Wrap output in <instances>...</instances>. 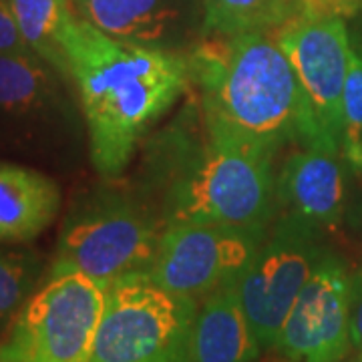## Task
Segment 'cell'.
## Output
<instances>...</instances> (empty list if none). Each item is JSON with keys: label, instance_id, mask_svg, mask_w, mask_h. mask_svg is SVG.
Masks as SVG:
<instances>
[{"label": "cell", "instance_id": "22", "mask_svg": "<svg viewBox=\"0 0 362 362\" xmlns=\"http://www.w3.org/2000/svg\"><path fill=\"white\" fill-rule=\"evenodd\" d=\"M350 340L362 350V270L352 276L350 288Z\"/></svg>", "mask_w": 362, "mask_h": 362}, {"label": "cell", "instance_id": "3", "mask_svg": "<svg viewBox=\"0 0 362 362\" xmlns=\"http://www.w3.org/2000/svg\"><path fill=\"white\" fill-rule=\"evenodd\" d=\"M272 157L207 135L169 187L165 223H211L264 238L278 197Z\"/></svg>", "mask_w": 362, "mask_h": 362}, {"label": "cell", "instance_id": "21", "mask_svg": "<svg viewBox=\"0 0 362 362\" xmlns=\"http://www.w3.org/2000/svg\"><path fill=\"white\" fill-rule=\"evenodd\" d=\"M362 6V0H298V13L318 16H349Z\"/></svg>", "mask_w": 362, "mask_h": 362}, {"label": "cell", "instance_id": "13", "mask_svg": "<svg viewBox=\"0 0 362 362\" xmlns=\"http://www.w3.org/2000/svg\"><path fill=\"white\" fill-rule=\"evenodd\" d=\"M259 352L240 300L238 278L199 302L189 337V362H254Z\"/></svg>", "mask_w": 362, "mask_h": 362}, {"label": "cell", "instance_id": "1", "mask_svg": "<svg viewBox=\"0 0 362 362\" xmlns=\"http://www.w3.org/2000/svg\"><path fill=\"white\" fill-rule=\"evenodd\" d=\"M187 61L209 137L272 156L288 141L328 151L296 71L272 33L207 35Z\"/></svg>", "mask_w": 362, "mask_h": 362}, {"label": "cell", "instance_id": "15", "mask_svg": "<svg viewBox=\"0 0 362 362\" xmlns=\"http://www.w3.org/2000/svg\"><path fill=\"white\" fill-rule=\"evenodd\" d=\"M8 6L33 52L66 75L65 39L77 21L69 0H8Z\"/></svg>", "mask_w": 362, "mask_h": 362}, {"label": "cell", "instance_id": "7", "mask_svg": "<svg viewBox=\"0 0 362 362\" xmlns=\"http://www.w3.org/2000/svg\"><path fill=\"white\" fill-rule=\"evenodd\" d=\"M324 252L314 242V228L288 216L262 240L256 256L238 278V292L250 328L262 350L272 349L288 314Z\"/></svg>", "mask_w": 362, "mask_h": 362}, {"label": "cell", "instance_id": "14", "mask_svg": "<svg viewBox=\"0 0 362 362\" xmlns=\"http://www.w3.org/2000/svg\"><path fill=\"white\" fill-rule=\"evenodd\" d=\"M61 207L59 185L39 171L0 163V242H26L45 232Z\"/></svg>", "mask_w": 362, "mask_h": 362}, {"label": "cell", "instance_id": "10", "mask_svg": "<svg viewBox=\"0 0 362 362\" xmlns=\"http://www.w3.org/2000/svg\"><path fill=\"white\" fill-rule=\"evenodd\" d=\"M352 276L324 254L302 288L272 349L292 362H340L350 344Z\"/></svg>", "mask_w": 362, "mask_h": 362}, {"label": "cell", "instance_id": "4", "mask_svg": "<svg viewBox=\"0 0 362 362\" xmlns=\"http://www.w3.org/2000/svg\"><path fill=\"white\" fill-rule=\"evenodd\" d=\"M197 302L135 274L107 286L89 362H189Z\"/></svg>", "mask_w": 362, "mask_h": 362}, {"label": "cell", "instance_id": "5", "mask_svg": "<svg viewBox=\"0 0 362 362\" xmlns=\"http://www.w3.org/2000/svg\"><path fill=\"white\" fill-rule=\"evenodd\" d=\"M161 233L156 218L129 197L95 195L69 214L51 272H81L103 286L149 274Z\"/></svg>", "mask_w": 362, "mask_h": 362}, {"label": "cell", "instance_id": "6", "mask_svg": "<svg viewBox=\"0 0 362 362\" xmlns=\"http://www.w3.org/2000/svg\"><path fill=\"white\" fill-rule=\"evenodd\" d=\"M105 292L81 272H51L0 342V362H89Z\"/></svg>", "mask_w": 362, "mask_h": 362}, {"label": "cell", "instance_id": "17", "mask_svg": "<svg viewBox=\"0 0 362 362\" xmlns=\"http://www.w3.org/2000/svg\"><path fill=\"white\" fill-rule=\"evenodd\" d=\"M37 54L0 52V111L26 113L49 101L51 75Z\"/></svg>", "mask_w": 362, "mask_h": 362}, {"label": "cell", "instance_id": "23", "mask_svg": "<svg viewBox=\"0 0 362 362\" xmlns=\"http://www.w3.org/2000/svg\"><path fill=\"white\" fill-rule=\"evenodd\" d=\"M356 362H362V358H358V361H356Z\"/></svg>", "mask_w": 362, "mask_h": 362}, {"label": "cell", "instance_id": "2", "mask_svg": "<svg viewBox=\"0 0 362 362\" xmlns=\"http://www.w3.org/2000/svg\"><path fill=\"white\" fill-rule=\"evenodd\" d=\"M65 57L66 75L81 93L93 165L119 175L147 129L189 87L187 54L113 39L77 18Z\"/></svg>", "mask_w": 362, "mask_h": 362}, {"label": "cell", "instance_id": "20", "mask_svg": "<svg viewBox=\"0 0 362 362\" xmlns=\"http://www.w3.org/2000/svg\"><path fill=\"white\" fill-rule=\"evenodd\" d=\"M0 52L14 54H35L26 45L21 28L14 21V14L8 6V0H0Z\"/></svg>", "mask_w": 362, "mask_h": 362}, {"label": "cell", "instance_id": "19", "mask_svg": "<svg viewBox=\"0 0 362 362\" xmlns=\"http://www.w3.org/2000/svg\"><path fill=\"white\" fill-rule=\"evenodd\" d=\"M37 276L35 259L0 252V320L11 316L30 294Z\"/></svg>", "mask_w": 362, "mask_h": 362}, {"label": "cell", "instance_id": "8", "mask_svg": "<svg viewBox=\"0 0 362 362\" xmlns=\"http://www.w3.org/2000/svg\"><path fill=\"white\" fill-rule=\"evenodd\" d=\"M272 35L296 71L328 151L338 156L342 151V97L352 54L342 16L298 13Z\"/></svg>", "mask_w": 362, "mask_h": 362}, {"label": "cell", "instance_id": "11", "mask_svg": "<svg viewBox=\"0 0 362 362\" xmlns=\"http://www.w3.org/2000/svg\"><path fill=\"white\" fill-rule=\"evenodd\" d=\"M83 21L127 42L171 49L195 18V0H73Z\"/></svg>", "mask_w": 362, "mask_h": 362}, {"label": "cell", "instance_id": "12", "mask_svg": "<svg viewBox=\"0 0 362 362\" xmlns=\"http://www.w3.org/2000/svg\"><path fill=\"white\" fill-rule=\"evenodd\" d=\"M276 195L288 207V216L312 228L338 221L344 204V180L337 156L312 147L292 153L276 180Z\"/></svg>", "mask_w": 362, "mask_h": 362}, {"label": "cell", "instance_id": "16", "mask_svg": "<svg viewBox=\"0 0 362 362\" xmlns=\"http://www.w3.org/2000/svg\"><path fill=\"white\" fill-rule=\"evenodd\" d=\"M204 35L274 33L298 14V0H202Z\"/></svg>", "mask_w": 362, "mask_h": 362}, {"label": "cell", "instance_id": "18", "mask_svg": "<svg viewBox=\"0 0 362 362\" xmlns=\"http://www.w3.org/2000/svg\"><path fill=\"white\" fill-rule=\"evenodd\" d=\"M342 153L356 175H362V57L352 51L342 97Z\"/></svg>", "mask_w": 362, "mask_h": 362}, {"label": "cell", "instance_id": "9", "mask_svg": "<svg viewBox=\"0 0 362 362\" xmlns=\"http://www.w3.org/2000/svg\"><path fill=\"white\" fill-rule=\"evenodd\" d=\"M262 240L211 223H165L149 276L169 292L199 302L240 278Z\"/></svg>", "mask_w": 362, "mask_h": 362}]
</instances>
